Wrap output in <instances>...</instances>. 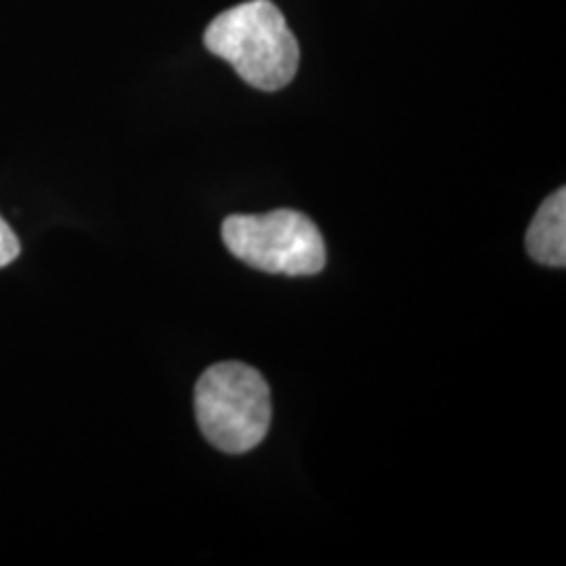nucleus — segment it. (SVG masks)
Here are the masks:
<instances>
[{
	"label": "nucleus",
	"instance_id": "1",
	"mask_svg": "<svg viewBox=\"0 0 566 566\" xmlns=\"http://www.w3.org/2000/svg\"><path fill=\"white\" fill-rule=\"evenodd\" d=\"M203 44L254 88L280 91L296 76L301 49L271 0H248L217 15Z\"/></svg>",
	"mask_w": 566,
	"mask_h": 566
},
{
	"label": "nucleus",
	"instance_id": "2",
	"mask_svg": "<svg viewBox=\"0 0 566 566\" xmlns=\"http://www.w3.org/2000/svg\"><path fill=\"white\" fill-rule=\"evenodd\" d=\"M196 416L203 437L224 453H248L261 446L271 426V390L250 365H212L196 386Z\"/></svg>",
	"mask_w": 566,
	"mask_h": 566
},
{
	"label": "nucleus",
	"instance_id": "3",
	"mask_svg": "<svg viewBox=\"0 0 566 566\" xmlns=\"http://www.w3.org/2000/svg\"><path fill=\"white\" fill-rule=\"evenodd\" d=\"M221 233L235 259L264 273L303 277L325 266L324 235L298 210L233 214L224 219Z\"/></svg>",
	"mask_w": 566,
	"mask_h": 566
},
{
	"label": "nucleus",
	"instance_id": "4",
	"mask_svg": "<svg viewBox=\"0 0 566 566\" xmlns=\"http://www.w3.org/2000/svg\"><path fill=\"white\" fill-rule=\"evenodd\" d=\"M526 250L533 261L546 266L566 264V191H554L539 206L526 231Z\"/></svg>",
	"mask_w": 566,
	"mask_h": 566
},
{
	"label": "nucleus",
	"instance_id": "5",
	"mask_svg": "<svg viewBox=\"0 0 566 566\" xmlns=\"http://www.w3.org/2000/svg\"><path fill=\"white\" fill-rule=\"evenodd\" d=\"M20 240L13 229L0 217V269L13 263L20 256Z\"/></svg>",
	"mask_w": 566,
	"mask_h": 566
}]
</instances>
